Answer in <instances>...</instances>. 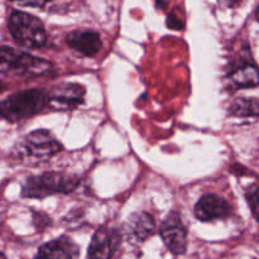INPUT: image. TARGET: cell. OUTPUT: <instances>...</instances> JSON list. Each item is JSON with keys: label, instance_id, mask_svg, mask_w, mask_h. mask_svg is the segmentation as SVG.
<instances>
[{"label": "cell", "instance_id": "obj_17", "mask_svg": "<svg viewBox=\"0 0 259 259\" xmlns=\"http://www.w3.org/2000/svg\"><path fill=\"white\" fill-rule=\"evenodd\" d=\"M17 4L22 5V7H32V8H42L48 3L53 2V0H10Z\"/></svg>", "mask_w": 259, "mask_h": 259}, {"label": "cell", "instance_id": "obj_15", "mask_svg": "<svg viewBox=\"0 0 259 259\" xmlns=\"http://www.w3.org/2000/svg\"><path fill=\"white\" fill-rule=\"evenodd\" d=\"M245 199H247L253 217L257 222H259V186L252 185V186L248 187L247 191H245Z\"/></svg>", "mask_w": 259, "mask_h": 259}, {"label": "cell", "instance_id": "obj_20", "mask_svg": "<svg viewBox=\"0 0 259 259\" xmlns=\"http://www.w3.org/2000/svg\"><path fill=\"white\" fill-rule=\"evenodd\" d=\"M0 259H7V257H5V255L3 254V253H0Z\"/></svg>", "mask_w": 259, "mask_h": 259}, {"label": "cell", "instance_id": "obj_18", "mask_svg": "<svg viewBox=\"0 0 259 259\" xmlns=\"http://www.w3.org/2000/svg\"><path fill=\"white\" fill-rule=\"evenodd\" d=\"M225 8H237L242 5L245 0H218Z\"/></svg>", "mask_w": 259, "mask_h": 259}, {"label": "cell", "instance_id": "obj_7", "mask_svg": "<svg viewBox=\"0 0 259 259\" xmlns=\"http://www.w3.org/2000/svg\"><path fill=\"white\" fill-rule=\"evenodd\" d=\"M86 90L80 83H58L48 93V106L53 110H73L83 103Z\"/></svg>", "mask_w": 259, "mask_h": 259}, {"label": "cell", "instance_id": "obj_3", "mask_svg": "<svg viewBox=\"0 0 259 259\" xmlns=\"http://www.w3.org/2000/svg\"><path fill=\"white\" fill-rule=\"evenodd\" d=\"M8 27L13 39L20 47L37 50L47 42V33L43 23L29 13L20 10L12 12L8 20Z\"/></svg>", "mask_w": 259, "mask_h": 259}, {"label": "cell", "instance_id": "obj_10", "mask_svg": "<svg viewBox=\"0 0 259 259\" xmlns=\"http://www.w3.org/2000/svg\"><path fill=\"white\" fill-rule=\"evenodd\" d=\"M115 230L100 228L95 232L88 249V259H111L118 245Z\"/></svg>", "mask_w": 259, "mask_h": 259}, {"label": "cell", "instance_id": "obj_11", "mask_svg": "<svg viewBox=\"0 0 259 259\" xmlns=\"http://www.w3.org/2000/svg\"><path fill=\"white\" fill-rule=\"evenodd\" d=\"M80 248L68 237H60L39 247L33 259H76Z\"/></svg>", "mask_w": 259, "mask_h": 259}, {"label": "cell", "instance_id": "obj_1", "mask_svg": "<svg viewBox=\"0 0 259 259\" xmlns=\"http://www.w3.org/2000/svg\"><path fill=\"white\" fill-rule=\"evenodd\" d=\"M48 93L42 89L18 91L0 103V116L10 123L29 119L48 106Z\"/></svg>", "mask_w": 259, "mask_h": 259}, {"label": "cell", "instance_id": "obj_5", "mask_svg": "<svg viewBox=\"0 0 259 259\" xmlns=\"http://www.w3.org/2000/svg\"><path fill=\"white\" fill-rule=\"evenodd\" d=\"M62 151V144L56 137L46 129H37L30 132L23 138L18 146L17 152L25 158L46 161Z\"/></svg>", "mask_w": 259, "mask_h": 259}, {"label": "cell", "instance_id": "obj_2", "mask_svg": "<svg viewBox=\"0 0 259 259\" xmlns=\"http://www.w3.org/2000/svg\"><path fill=\"white\" fill-rule=\"evenodd\" d=\"M80 184L75 176L61 172H45L27 179L22 187V196L27 199H45L55 194H70Z\"/></svg>", "mask_w": 259, "mask_h": 259}, {"label": "cell", "instance_id": "obj_13", "mask_svg": "<svg viewBox=\"0 0 259 259\" xmlns=\"http://www.w3.org/2000/svg\"><path fill=\"white\" fill-rule=\"evenodd\" d=\"M228 80L235 90L255 88L259 85V68L247 61H239L229 70Z\"/></svg>", "mask_w": 259, "mask_h": 259}, {"label": "cell", "instance_id": "obj_6", "mask_svg": "<svg viewBox=\"0 0 259 259\" xmlns=\"http://www.w3.org/2000/svg\"><path fill=\"white\" fill-rule=\"evenodd\" d=\"M159 235L167 249L175 255H182L187 250V229L182 222L181 215L171 211L162 222Z\"/></svg>", "mask_w": 259, "mask_h": 259}, {"label": "cell", "instance_id": "obj_14", "mask_svg": "<svg viewBox=\"0 0 259 259\" xmlns=\"http://www.w3.org/2000/svg\"><path fill=\"white\" fill-rule=\"evenodd\" d=\"M229 111L237 118H258L259 100L255 98H238L232 103Z\"/></svg>", "mask_w": 259, "mask_h": 259}, {"label": "cell", "instance_id": "obj_12", "mask_svg": "<svg viewBox=\"0 0 259 259\" xmlns=\"http://www.w3.org/2000/svg\"><path fill=\"white\" fill-rule=\"evenodd\" d=\"M66 42L70 48L85 57H93L103 47L100 34L94 30H73L67 35Z\"/></svg>", "mask_w": 259, "mask_h": 259}, {"label": "cell", "instance_id": "obj_9", "mask_svg": "<svg viewBox=\"0 0 259 259\" xmlns=\"http://www.w3.org/2000/svg\"><path fill=\"white\" fill-rule=\"evenodd\" d=\"M156 230V222L148 212H134L125 224V237L133 244L146 242Z\"/></svg>", "mask_w": 259, "mask_h": 259}, {"label": "cell", "instance_id": "obj_16", "mask_svg": "<svg viewBox=\"0 0 259 259\" xmlns=\"http://www.w3.org/2000/svg\"><path fill=\"white\" fill-rule=\"evenodd\" d=\"M167 27L169 29H175V30H180V29H184L185 27V23L179 15H176L175 13H171L167 18Z\"/></svg>", "mask_w": 259, "mask_h": 259}, {"label": "cell", "instance_id": "obj_19", "mask_svg": "<svg viewBox=\"0 0 259 259\" xmlns=\"http://www.w3.org/2000/svg\"><path fill=\"white\" fill-rule=\"evenodd\" d=\"M255 17H257V20L259 22V5H258V8H257V12H255Z\"/></svg>", "mask_w": 259, "mask_h": 259}, {"label": "cell", "instance_id": "obj_4", "mask_svg": "<svg viewBox=\"0 0 259 259\" xmlns=\"http://www.w3.org/2000/svg\"><path fill=\"white\" fill-rule=\"evenodd\" d=\"M0 66L14 75L24 77L45 76L52 71L50 61L8 46H0Z\"/></svg>", "mask_w": 259, "mask_h": 259}, {"label": "cell", "instance_id": "obj_8", "mask_svg": "<svg viewBox=\"0 0 259 259\" xmlns=\"http://www.w3.org/2000/svg\"><path fill=\"white\" fill-rule=\"evenodd\" d=\"M232 212L229 202L215 194H206L195 205V217L200 222H214L225 219Z\"/></svg>", "mask_w": 259, "mask_h": 259}]
</instances>
